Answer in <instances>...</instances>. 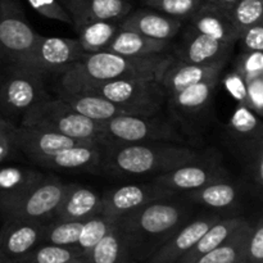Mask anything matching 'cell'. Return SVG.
I'll return each instance as SVG.
<instances>
[{"instance_id": "43", "label": "cell", "mask_w": 263, "mask_h": 263, "mask_svg": "<svg viewBox=\"0 0 263 263\" xmlns=\"http://www.w3.org/2000/svg\"><path fill=\"white\" fill-rule=\"evenodd\" d=\"M15 126L9 121L0 118V164L12 156L15 148Z\"/></svg>"}, {"instance_id": "9", "label": "cell", "mask_w": 263, "mask_h": 263, "mask_svg": "<svg viewBox=\"0 0 263 263\" xmlns=\"http://www.w3.org/2000/svg\"><path fill=\"white\" fill-rule=\"evenodd\" d=\"M9 74L0 85V107L8 115L23 117L46 97L44 76L26 67H9Z\"/></svg>"}, {"instance_id": "35", "label": "cell", "mask_w": 263, "mask_h": 263, "mask_svg": "<svg viewBox=\"0 0 263 263\" xmlns=\"http://www.w3.org/2000/svg\"><path fill=\"white\" fill-rule=\"evenodd\" d=\"M82 257L76 247H58L40 244L14 263H67Z\"/></svg>"}, {"instance_id": "27", "label": "cell", "mask_w": 263, "mask_h": 263, "mask_svg": "<svg viewBox=\"0 0 263 263\" xmlns=\"http://www.w3.org/2000/svg\"><path fill=\"white\" fill-rule=\"evenodd\" d=\"M186 198L192 203L211 208L215 211L233 210L240 198V187L229 179L215 181L194 192L186 193Z\"/></svg>"}, {"instance_id": "47", "label": "cell", "mask_w": 263, "mask_h": 263, "mask_svg": "<svg viewBox=\"0 0 263 263\" xmlns=\"http://www.w3.org/2000/svg\"><path fill=\"white\" fill-rule=\"evenodd\" d=\"M0 263H10V262L7 259V257H5L4 254L2 253V251H0Z\"/></svg>"}, {"instance_id": "17", "label": "cell", "mask_w": 263, "mask_h": 263, "mask_svg": "<svg viewBox=\"0 0 263 263\" xmlns=\"http://www.w3.org/2000/svg\"><path fill=\"white\" fill-rule=\"evenodd\" d=\"M103 158L104 145L99 143H84L44 157L33 163L58 171H98L102 168Z\"/></svg>"}, {"instance_id": "33", "label": "cell", "mask_w": 263, "mask_h": 263, "mask_svg": "<svg viewBox=\"0 0 263 263\" xmlns=\"http://www.w3.org/2000/svg\"><path fill=\"white\" fill-rule=\"evenodd\" d=\"M84 221L51 220L44 226L41 244L58 247H74L80 236Z\"/></svg>"}, {"instance_id": "28", "label": "cell", "mask_w": 263, "mask_h": 263, "mask_svg": "<svg viewBox=\"0 0 263 263\" xmlns=\"http://www.w3.org/2000/svg\"><path fill=\"white\" fill-rule=\"evenodd\" d=\"M251 231L252 223L246 221L221 246L190 263H246Z\"/></svg>"}, {"instance_id": "6", "label": "cell", "mask_w": 263, "mask_h": 263, "mask_svg": "<svg viewBox=\"0 0 263 263\" xmlns=\"http://www.w3.org/2000/svg\"><path fill=\"white\" fill-rule=\"evenodd\" d=\"M103 145L168 141L181 143L182 138L170 122L156 116L122 115L102 122Z\"/></svg>"}, {"instance_id": "39", "label": "cell", "mask_w": 263, "mask_h": 263, "mask_svg": "<svg viewBox=\"0 0 263 263\" xmlns=\"http://www.w3.org/2000/svg\"><path fill=\"white\" fill-rule=\"evenodd\" d=\"M33 10L43 15L46 20H53L57 22L72 25L69 13L61 0H26Z\"/></svg>"}, {"instance_id": "3", "label": "cell", "mask_w": 263, "mask_h": 263, "mask_svg": "<svg viewBox=\"0 0 263 263\" xmlns=\"http://www.w3.org/2000/svg\"><path fill=\"white\" fill-rule=\"evenodd\" d=\"M61 89L99 95L134 116H156L164 100V90L156 80L121 79L90 81L62 72Z\"/></svg>"}, {"instance_id": "14", "label": "cell", "mask_w": 263, "mask_h": 263, "mask_svg": "<svg viewBox=\"0 0 263 263\" xmlns=\"http://www.w3.org/2000/svg\"><path fill=\"white\" fill-rule=\"evenodd\" d=\"M45 222L31 220H4L0 229V251L10 263L17 262L41 244Z\"/></svg>"}, {"instance_id": "48", "label": "cell", "mask_w": 263, "mask_h": 263, "mask_svg": "<svg viewBox=\"0 0 263 263\" xmlns=\"http://www.w3.org/2000/svg\"><path fill=\"white\" fill-rule=\"evenodd\" d=\"M67 263H86L82 259V257H80V258H76V259H72V261L67 262Z\"/></svg>"}, {"instance_id": "7", "label": "cell", "mask_w": 263, "mask_h": 263, "mask_svg": "<svg viewBox=\"0 0 263 263\" xmlns=\"http://www.w3.org/2000/svg\"><path fill=\"white\" fill-rule=\"evenodd\" d=\"M39 35L17 0H0V61L25 67Z\"/></svg>"}, {"instance_id": "41", "label": "cell", "mask_w": 263, "mask_h": 263, "mask_svg": "<svg viewBox=\"0 0 263 263\" xmlns=\"http://www.w3.org/2000/svg\"><path fill=\"white\" fill-rule=\"evenodd\" d=\"M236 43L239 44L241 53L263 51V23H257L241 31Z\"/></svg>"}, {"instance_id": "25", "label": "cell", "mask_w": 263, "mask_h": 263, "mask_svg": "<svg viewBox=\"0 0 263 263\" xmlns=\"http://www.w3.org/2000/svg\"><path fill=\"white\" fill-rule=\"evenodd\" d=\"M43 177L44 175L35 170L0 166V213L21 199Z\"/></svg>"}, {"instance_id": "12", "label": "cell", "mask_w": 263, "mask_h": 263, "mask_svg": "<svg viewBox=\"0 0 263 263\" xmlns=\"http://www.w3.org/2000/svg\"><path fill=\"white\" fill-rule=\"evenodd\" d=\"M171 197L176 195L153 181L145 184L123 185L102 194V213L113 220H118L122 216L128 215L154 200Z\"/></svg>"}, {"instance_id": "31", "label": "cell", "mask_w": 263, "mask_h": 263, "mask_svg": "<svg viewBox=\"0 0 263 263\" xmlns=\"http://www.w3.org/2000/svg\"><path fill=\"white\" fill-rule=\"evenodd\" d=\"M228 128L234 140L244 144V152L254 144L263 141L261 117L241 103H239L238 108L231 116Z\"/></svg>"}, {"instance_id": "11", "label": "cell", "mask_w": 263, "mask_h": 263, "mask_svg": "<svg viewBox=\"0 0 263 263\" xmlns=\"http://www.w3.org/2000/svg\"><path fill=\"white\" fill-rule=\"evenodd\" d=\"M82 53L84 51L77 39L39 35L25 67L43 76L46 73H57L79 61Z\"/></svg>"}, {"instance_id": "18", "label": "cell", "mask_w": 263, "mask_h": 263, "mask_svg": "<svg viewBox=\"0 0 263 263\" xmlns=\"http://www.w3.org/2000/svg\"><path fill=\"white\" fill-rule=\"evenodd\" d=\"M76 30L98 21H122L131 12L128 0H63Z\"/></svg>"}, {"instance_id": "4", "label": "cell", "mask_w": 263, "mask_h": 263, "mask_svg": "<svg viewBox=\"0 0 263 263\" xmlns=\"http://www.w3.org/2000/svg\"><path fill=\"white\" fill-rule=\"evenodd\" d=\"M174 58L171 54L126 57L107 50L99 53H82L79 61L62 72L90 81L145 79L159 82Z\"/></svg>"}, {"instance_id": "5", "label": "cell", "mask_w": 263, "mask_h": 263, "mask_svg": "<svg viewBox=\"0 0 263 263\" xmlns=\"http://www.w3.org/2000/svg\"><path fill=\"white\" fill-rule=\"evenodd\" d=\"M22 126L53 131L85 143L103 145L102 122L77 113L61 98H45L22 117Z\"/></svg>"}, {"instance_id": "34", "label": "cell", "mask_w": 263, "mask_h": 263, "mask_svg": "<svg viewBox=\"0 0 263 263\" xmlns=\"http://www.w3.org/2000/svg\"><path fill=\"white\" fill-rule=\"evenodd\" d=\"M116 221L117 220H113V218L108 217L103 213L85 220L81 231H80L79 240L74 244V247L81 252L82 256L86 254L100 239L107 235V233L112 229Z\"/></svg>"}, {"instance_id": "23", "label": "cell", "mask_w": 263, "mask_h": 263, "mask_svg": "<svg viewBox=\"0 0 263 263\" xmlns=\"http://www.w3.org/2000/svg\"><path fill=\"white\" fill-rule=\"evenodd\" d=\"M172 49V41L146 37L134 31L120 28L110 41L107 51L126 57H149L171 54Z\"/></svg>"}, {"instance_id": "8", "label": "cell", "mask_w": 263, "mask_h": 263, "mask_svg": "<svg viewBox=\"0 0 263 263\" xmlns=\"http://www.w3.org/2000/svg\"><path fill=\"white\" fill-rule=\"evenodd\" d=\"M66 182L54 176H44L21 199L0 213L3 220H31L48 222L54 218L55 211L67 189Z\"/></svg>"}, {"instance_id": "19", "label": "cell", "mask_w": 263, "mask_h": 263, "mask_svg": "<svg viewBox=\"0 0 263 263\" xmlns=\"http://www.w3.org/2000/svg\"><path fill=\"white\" fill-rule=\"evenodd\" d=\"M118 26L123 30L134 31L146 37L172 41L181 31L182 21L158 10L139 9L128 13Z\"/></svg>"}, {"instance_id": "46", "label": "cell", "mask_w": 263, "mask_h": 263, "mask_svg": "<svg viewBox=\"0 0 263 263\" xmlns=\"http://www.w3.org/2000/svg\"><path fill=\"white\" fill-rule=\"evenodd\" d=\"M205 2L217 5V7H220L221 9H225L228 10V12H230L231 8L236 4L238 0H205Z\"/></svg>"}, {"instance_id": "38", "label": "cell", "mask_w": 263, "mask_h": 263, "mask_svg": "<svg viewBox=\"0 0 263 263\" xmlns=\"http://www.w3.org/2000/svg\"><path fill=\"white\" fill-rule=\"evenodd\" d=\"M235 72L244 80L249 82L258 77H263V54L262 51L253 53H240L235 64Z\"/></svg>"}, {"instance_id": "26", "label": "cell", "mask_w": 263, "mask_h": 263, "mask_svg": "<svg viewBox=\"0 0 263 263\" xmlns=\"http://www.w3.org/2000/svg\"><path fill=\"white\" fill-rule=\"evenodd\" d=\"M82 259L86 263H130L133 261L125 231L118 220L107 235L82 256Z\"/></svg>"}, {"instance_id": "15", "label": "cell", "mask_w": 263, "mask_h": 263, "mask_svg": "<svg viewBox=\"0 0 263 263\" xmlns=\"http://www.w3.org/2000/svg\"><path fill=\"white\" fill-rule=\"evenodd\" d=\"M233 49L234 44L217 40L187 27L179 48L175 49L174 57L185 63L212 64L228 62Z\"/></svg>"}, {"instance_id": "16", "label": "cell", "mask_w": 263, "mask_h": 263, "mask_svg": "<svg viewBox=\"0 0 263 263\" xmlns=\"http://www.w3.org/2000/svg\"><path fill=\"white\" fill-rule=\"evenodd\" d=\"M15 148L22 152L32 162L44 157L51 156L63 149L84 144L85 141L76 140L61 134L53 133L43 128L18 126L14 131Z\"/></svg>"}, {"instance_id": "21", "label": "cell", "mask_w": 263, "mask_h": 263, "mask_svg": "<svg viewBox=\"0 0 263 263\" xmlns=\"http://www.w3.org/2000/svg\"><path fill=\"white\" fill-rule=\"evenodd\" d=\"M102 194L79 184L67 185L53 220L85 221L102 213Z\"/></svg>"}, {"instance_id": "40", "label": "cell", "mask_w": 263, "mask_h": 263, "mask_svg": "<svg viewBox=\"0 0 263 263\" xmlns=\"http://www.w3.org/2000/svg\"><path fill=\"white\" fill-rule=\"evenodd\" d=\"M247 174L254 186L261 192L263 185V145L262 141L246 151Z\"/></svg>"}, {"instance_id": "37", "label": "cell", "mask_w": 263, "mask_h": 263, "mask_svg": "<svg viewBox=\"0 0 263 263\" xmlns=\"http://www.w3.org/2000/svg\"><path fill=\"white\" fill-rule=\"evenodd\" d=\"M149 8L179 20H189L204 0H143Z\"/></svg>"}, {"instance_id": "10", "label": "cell", "mask_w": 263, "mask_h": 263, "mask_svg": "<svg viewBox=\"0 0 263 263\" xmlns=\"http://www.w3.org/2000/svg\"><path fill=\"white\" fill-rule=\"evenodd\" d=\"M230 179L229 171L220 159L200 156L190 163L182 164L166 174L154 176L152 181L175 195L190 193L220 180Z\"/></svg>"}, {"instance_id": "2", "label": "cell", "mask_w": 263, "mask_h": 263, "mask_svg": "<svg viewBox=\"0 0 263 263\" xmlns=\"http://www.w3.org/2000/svg\"><path fill=\"white\" fill-rule=\"evenodd\" d=\"M199 157L194 149L168 141L104 146L100 170L116 176H158Z\"/></svg>"}, {"instance_id": "45", "label": "cell", "mask_w": 263, "mask_h": 263, "mask_svg": "<svg viewBox=\"0 0 263 263\" xmlns=\"http://www.w3.org/2000/svg\"><path fill=\"white\" fill-rule=\"evenodd\" d=\"M225 86L234 99L238 100V103L246 104V99H247L246 82H244V80L241 79L235 71L231 72V73H229L228 76L225 77Z\"/></svg>"}, {"instance_id": "22", "label": "cell", "mask_w": 263, "mask_h": 263, "mask_svg": "<svg viewBox=\"0 0 263 263\" xmlns=\"http://www.w3.org/2000/svg\"><path fill=\"white\" fill-rule=\"evenodd\" d=\"M189 20V27H192L197 32L225 41V43L234 44V45L236 44L239 31L236 30L231 20L230 12L228 10L221 9L217 5L211 4L204 0Z\"/></svg>"}, {"instance_id": "36", "label": "cell", "mask_w": 263, "mask_h": 263, "mask_svg": "<svg viewBox=\"0 0 263 263\" xmlns=\"http://www.w3.org/2000/svg\"><path fill=\"white\" fill-rule=\"evenodd\" d=\"M231 20L239 33L251 26L262 23L263 0H238L230 10Z\"/></svg>"}, {"instance_id": "42", "label": "cell", "mask_w": 263, "mask_h": 263, "mask_svg": "<svg viewBox=\"0 0 263 263\" xmlns=\"http://www.w3.org/2000/svg\"><path fill=\"white\" fill-rule=\"evenodd\" d=\"M246 263H263V221L262 217L252 225L251 236L247 247Z\"/></svg>"}, {"instance_id": "49", "label": "cell", "mask_w": 263, "mask_h": 263, "mask_svg": "<svg viewBox=\"0 0 263 263\" xmlns=\"http://www.w3.org/2000/svg\"><path fill=\"white\" fill-rule=\"evenodd\" d=\"M130 263H135V262H134V261H131V262H130Z\"/></svg>"}, {"instance_id": "24", "label": "cell", "mask_w": 263, "mask_h": 263, "mask_svg": "<svg viewBox=\"0 0 263 263\" xmlns=\"http://www.w3.org/2000/svg\"><path fill=\"white\" fill-rule=\"evenodd\" d=\"M58 98L64 100L77 113L98 122H104L117 116L128 115L125 109L99 95L72 91V90H64L59 87Z\"/></svg>"}, {"instance_id": "32", "label": "cell", "mask_w": 263, "mask_h": 263, "mask_svg": "<svg viewBox=\"0 0 263 263\" xmlns=\"http://www.w3.org/2000/svg\"><path fill=\"white\" fill-rule=\"evenodd\" d=\"M120 26L112 21H98L84 25L77 31L80 46L84 53H99L105 51L113 40Z\"/></svg>"}, {"instance_id": "29", "label": "cell", "mask_w": 263, "mask_h": 263, "mask_svg": "<svg viewBox=\"0 0 263 263\" xmlns=\"http://www.w3.org/2000/svg\"><path fill=\"white\" fill-rule=\"evenodd\" d=\"M246 221V218L243 217H221L217 222L213 223V225L203 234V236L195 243V246L193 247L186 254H184V256L181 257L179 263H190L195 261V259H198L199 257L204 256L208 252L217 248V247L221 246L223 241L228 240L229 236H230L234 231L238 230Z\"/></svg>"}, {"instance_id": "20", "label": "cell", "mask_w": 263, "mask_h": 263, "mask_svg": "<svg viewBox=\"0 0 263 263\" xmlns=\"http://www.w3.org/2000/svg\"><path fill=\"white\" fill-rule=\"evenodd\" d=\"M225 64L226 62L212 64H193L174 58V61L164 71L159 84L163 87L164 92L168 97H172L192 85L221 74Z\"/></svg>"}, {"instance_id": "13", "label": "cell", "mask_w": 263, "mask_h": 263, "mask_svg": "<svg viewBox=\"0 0 263 263\" xmlns=\"http://www.w3.org/2000/svg\"><path fill=\"white\" fill-rule=\"evenodd\" d=\"M218 215H203L197 218H190L181 226L171 238L162 244L145 263H179L181 257L186 254L203 234L220 220Z\"/></svg>"}, {"instance_id": "30", "label": "cell", "mask_w": 263, "mask_h": 263, "mask_svg": "<svg viewBox=\"0 0 263 263\" xmlns=\"http://www.w3.org/2000/svg\"><path fill=\"white\" fill-rule=\"evenodd\" d=\"M221 74L210 77L202 82L192 85L170 98L172 107L181 115H195L204 109L211 102Z\"/></svg>"}, {"instance_id": "44", "label": "cell", "mask_w": 263, "mask_h": 263, "mask_svg": "<svg viewBox=\"0 0 263 263\" xmlns=\"http://www.w3.org/2000/svg\"><path fill=\"white\" fill-rule=\"evenodd\" d=\"M246 105L253 110L258 117H262L263 110V77H258L247 82Z\"/></svg>"}, {"instance_id": "1", "label": "cell", "mask_w": 263, "mask_h": 263, "mask_svg": "<svg viewBox=\"0 0 263 263\" xmlns=\"http://www.w3.org/2000/svg\"><path fill=\"white\" fill-rule=\"evenodd\" d=\"M192 208L175 197L154 200L118 218L133 261L146 259L190 220Z\"/></svg>"}]
</instances>
